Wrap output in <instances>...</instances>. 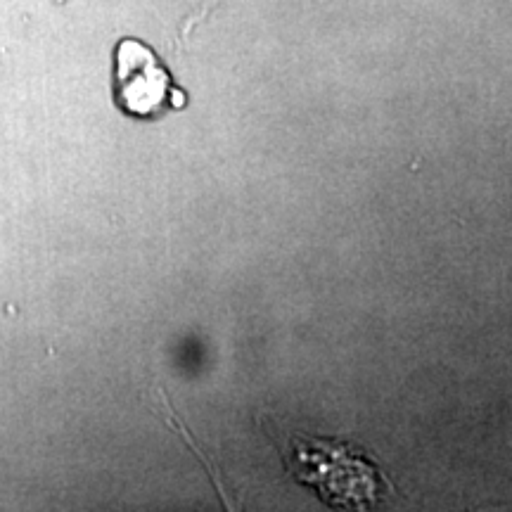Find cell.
<instances>
[{"mask_svg":"<svg viewBox=\"0 0 512 512\" xmlns=\"http://www.w3.org/2000/svg\"><path fill=\"white\" fill-rule=\"evenodd\" d=\"M171 74L140 41H121L117 48V100L133 117H157L171 105Z\"/></svg>","mask_w":512,"mask_h":512,"instance_id":"6da1fadb","label":"cell"}]
</instances>
